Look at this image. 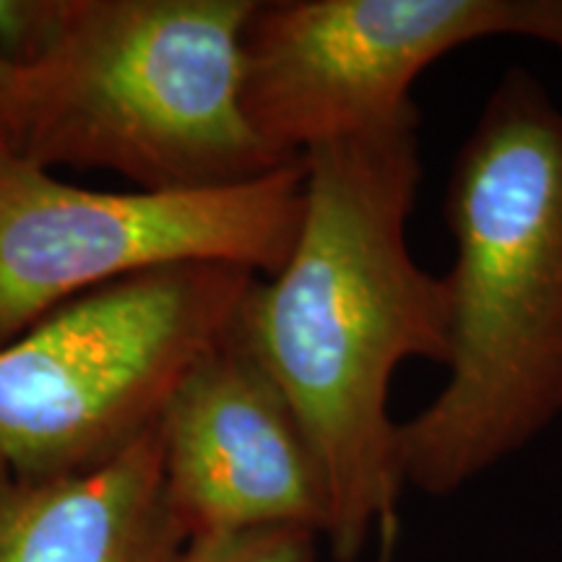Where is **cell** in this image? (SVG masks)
<instances>
[{
	"instance_id": "cell-1",
	"label": "cell",
	"mask_w": 562,
	"mask_h": 562,
	"mask_svg": "<svg viewBox=\"0 0 562 562\" xmlns=\"http://www.w3.org/2000/svg\"><path fill=\"white\" fill-rule=\"evenodd\" d=\"M302 165L297 240L243 294L229 336L290 402L326 482L323 539L336 562H357L404 490L391 381L406 360L448 364L451 290L406 243L422 182L417 104Z\"/></svg>"
},
{
	"instance_id": "cell-8",
	"label": "cell",
	"mask_w": 562,
	"mask_h": 562,
	"mask_svg": "<svg viewBox=\"0 0 562 562\" xmlns=\"http://www.w3.org/2000/svg\"><path fill=\"white\" fill-rule=\"evenodd\" d=\"M186 542L159 422L91 472L32 480L0 469V562H175Z\"/></svg>"
},
{
	"instance_id": "cell-2",
	"label": "cell",
	"mask_w": 562,
	"mask_h": 562,
	"mask_svg": "<svg viewBox=\"0 0 562 562\" xmlns=\"http://www.w3.org/2000/svg\"><path fill=\"white\" fill-rule=\"evenodd\" d=\"M451 357L398 425L404 484L446 497L562 414V108L526 68L484 102L448 188Z\"/></svg>"
},
{
	"instance_id": "cell-4",
	"label": "cell",
	"mask_w": 562,
	"mask_h": 562,
	"mask_svg": "<svg viewBox=\"0 0 562 562\" xmlns=\"http://www.w3.org/2000/svg\"><path fill=\"white\" fill-rule=\"evenodd\" d=\"M258 277L182 263L83 294L0 344V469L83 474L157 425Z\"/></svg>"
},
{
	"instance_id": "cell-5",
	"label": "cell",
	"mask_w": 562,
	"mask_h": 562,
	"mask_svg": "<svg viewBox=\"0 0 562 562\" xmlns=\"http://www.w3.org/2000/svg\"><path fill=\"white\" fill-rule=\"evenodd\" d=\"M305 209V165L195 191H89L0 151V344L83 294L182 263L271 277Z\"/></svg>"
},
{
	"instance_id": "cell-12",
	"label": "cell",
	"mask_w": 562,
	"mask_h": 562,
	"mask_svg": "<svg viewBox=\"0 0 562 562\" xmlns=\"http://www.w3.org/2000/svg\"><path fill=\"white\" fill-rule=\"evenodd\" d=\"M24 68L0 50V151H13L21 117Z\"/></svg>"
},
{
	"instance_id": "cell-3",
	"label": "cell",
	"mask_w": 562,
	"mask_h": 562,
	"mask_svg": "<svg viewBox=\"0 0 562 562\" xmlns=\"http://www.w3.org/2000/svg\"><path fill=\"white\" fill-rule=\"evenodd\" d=\"M258 0H63L24 68L13 154L117 172L138 191L256 180L281 161L243 108V34Z\"/></svg>"
},
{
	"instance_id": "cell-11",
	"label": "cell",
	"mask_w": 562,
	"mask_h": 562,
	"mask_svg": "<svg viewBox=\"0 0 562 562\" xmlns=\"http://www.w3.org/2000/svg\"><path fill=\"white\" fill-rule=\"evenodd\" d=\"M513 37H529L562 53V0H513Z\"/></svg>"
},
{
	"instance_id": "cell-7",
	"label": "cell",
	"mask_w": 562,
	"mask_h": 562,
	"mask_svg": "<svg viewBox=\"0 0 562 562\" xmlns=\"http://www.w3.org/2000/svg\"><path fill=\"white\" fill-rule=\"evenodd\" d=\"M159 435L167 497L188 539L269 526L326 533V482L311 442L229 331L180 378Z\"/></svg>"
},
{
	"instance_id": "cell-10",
	"label": "cell",
	"mask_w": 562,
	"mask_h": 562,
	"mask_svg": "<svg viewBox=\"0 0 562 562\" xmlns=\"http://www.w3.org/2000/svg\"><path fill=\"white\" fill-rule=\"evenodd\" d=\"M63 0H0V50L19 66H32L50 47Z\"/></svg>"
},
{
	"instance_id": "cell-9",
	"label": "cell",
	"mask_w": 562,
	"mask_h": 562,
	"mask_svg": "<svg viewBox=\"0 0 562 562\" xmlns=\"http://www.w3.org/2000/svg\"><path fill=\"white\" fill-rule=\"evenodd\" d=\"M321 533L297 526H269L191 537L175 562H315Z\"/></svg>"
},
{
	"instance_id": "cell-6",
	"label": "cell",
	"mask_w": 562,
	"mask_h": 562,
	"mask_svg": "<svg viewBox=\"0 0 562 562\" xmlns=\"http://www.w3.org/2000/svg\"><path fill=\"white\" fill-rule=\"evenodd\" d=\"M513 32V0H271L243 34V108L281 161L385 125L414 81L469 42Z\"/></svg>"
}]
</instances>
